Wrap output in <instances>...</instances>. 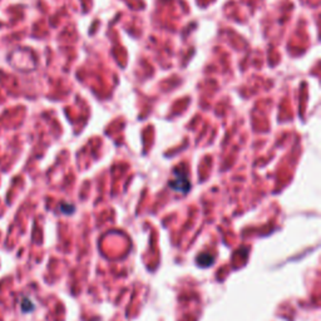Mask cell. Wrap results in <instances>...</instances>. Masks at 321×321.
Segmentation results:
<instances>
[{
	"label": "cell",
	"instance_id": "obj_1",
	"mask_svg": "<svg viewBox=\"0 0 321 321\" xmlns=\"http://www.w3.org/2000/svg\"><path fill=\"white\" fill-rule=\"evenodd\" d=\"M170 187L176 192H181V194H186L190 190V181H188L187 175L182 170H175L173 171L172 179L170 181Z\"/></svg>",
	"mask_w": 321,
	"mask_h": 321
}]
</instances>
